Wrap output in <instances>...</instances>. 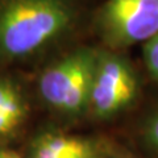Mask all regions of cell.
<instances>
[{"label": "cell", "mask_w": 158, "mask_h": 158, "mask_svg": "<svg viewBox=\"0 0 158 158\" xmlns=\"http://www.w3.org/2000/svg\"><path fill=\"white\" fill-rule=\"evenodd\" d=\"M77 0H0V63L31 58L77 28Z\"/></svg>", "instance_id": "1"}, {"label": "cell", "mask_w": 158, "mask_h": 158, "mask_svg": "<svg viewBox=\"0 0 158 158\" xmlns=\"http://www.w3.org/2000/svg\"><path fill=\"white\" fill-rule=\"evenodd\" d=\"M98 54L96 48L77 46L41 73L38 92L50 110L70 118L88 115Z\"/></svg>", "instance_id": "2"}, {"label": "cell", "mask_w": 158, "mask_h": 158, "mask_svg": "<svg viewBox=\"0 0 158 158\" xmlns=\"http://www.w3.org/2000/svg\"><path fill=\"white\" fill-rule=\"evenodd\" d=\"M140 95V78L125 56L110 49H99L92 79L88 115L108 120L135 104Z\"/></svg>", "instance_id": "3"}, {"label": "cell", "mask_w": 158, "mask_h": 158, "mask_svg": "<svg viewBox=\"0 0 158 158\" xmlns=\"http://www.w3.org/2000/svg\"><path fill=\"white\" fill-rule=\"evenodd\" d=\"M94 25L106 49L144 45L158 34V0H106Z\"/></svg>", "instance_id": "4"}, {"label": "cell", "mask_w": 158, "mask_h": 158, "mask_svg": "<svg viewBox=\"0 0 158 158\" xmlns=\"http://www.w3.org/2000/svg\"><path fill=\"white\" fill-rule=\"evenodd\" d=\"M28 158H107V150L96 138L50 131L32 142Z\"/></svg>", "instance_id": "5"}, {"label": "cell", "mask_w": 158, "mask_h": 158, "mask_svg": "<svg viewBox=\"0 0 158 158\" xmlns=\"http://www.w3.org/2000/svg\"><path fill=\"white\" fill-rule=\"evenodd\" d=\"M28 107L17 83L0 77V137L11 135L24 123Z\"/></svg>", "instance_id": "6"}, {"label": "cell", "mask_w": 158, "mask_h": 158, "mask_svg": "<svg viewBox=\"0 0 158 158\" xmlns=\"http://www.w3.org/2000/svg\"><path fill=\"white\" fill-rule=\"evenodd\" d=\"M144 62L150 77L158 82V34L150 38L142 46Z\"/></svg>", "instance_id": "7"}, {"label": "cell", "mask_w": 158, "mask_h": 158, "mask_svg": "<svg viewBox=\"0 0 158 158\" xmlns=\"http://www.w3.org/2000/svg\"><path fill=\"white\" fill-rule=\"evenodd\" d=\"M142 135L148 145L158 153V110L148 116L142 128Z\"/></svg>", "instance_id": "8"}, {"label": "cell", "mask_w": 158, "mask_h": 158, "mask_svg": "<svg viewBox=\"0 0 158 158\" xmlns=\"http://www.w3.org/2000/svg\"><path fill=\"white\" fill-rule=\"evenodd\" d=\"M0 158H23L19 153L9 149H0Z\"/></svg>", "instance_id": "9"}, {"label": "cell", "mask_w": 158, "mask_h": 158, "mask_svg": "<svg viewBox=\"0 0 158 158\" xmlns=\"http://www.w3.org/2000/svg\"><path fill=\"white\" fill-rule=\"evenodd\" d=\"M115 158H133V157H131V156H125V154H123V156H117V157H115Z\"/></svg>", "instance_id": "10"}]
</instances>
